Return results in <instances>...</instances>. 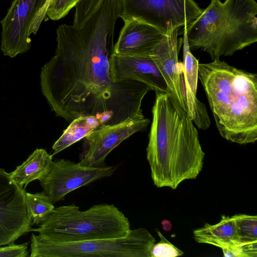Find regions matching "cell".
<instances>
[{
    "label": "cell",
    "instance_id": "6da1fadb",
    "mask_svg": "<svg viewBox=\"0 0 257 257\" xmlns=\"http://www.w3.org/2000/svg\"><path fill=\"white\" fill-rule=\"evenodd\" d=\"M121 0H102L80 28L56 30L54 55L42 67L40 83L51 110L68 121L94 116L100 127L143 115L142 101L151 90L133 80H112L109 58Z\"/></svg>",
    "mask_w": 257,
    "mask_h": 257
},
{
    "label": "cell",
    "instance_id": "7a4b0ae2",
    "mask_svg": "<svg viewBox=\"0 0 257 257\" xmlns=\"http://www.w3.org/2000/svg\"><path fill=\"white\" fill-rule=\"evenodd\" d=\"M147 159L154 185L176 189L195 179L205 156L197 130L188 112L166 92H156L152 108Z\"/></svg>",
    "mask_w": 257,
    "mask_h": 257
},
{
    "label": "cell",
    "instance_id": "3957f363",
    "mask_svg": "<svg viewBox=\"0 0 257 257\" xmlns=\"http://www.w3.org/2000/svg\"><path fill=\"white\" fill-rule=\"evenodd\" d=\"M200 80L216 127L239 145L257 140V75L219 59L199 63Z\"/></svg>",
    "mask_w": 257,
    "mask_h": 257
},
{
    "label": "cell",
    "instance_id": "277c9868",
    "mask_svg": "<svg viewBox=\"0 0 257 257\" xmlns=\"http://www.w3.org/2000/svg\"><path fill=\"white\" fill-rule=\"evenodd\" d=\"M256 15L254 0H211L186 27L190 49H200L212 60L233 55L256 42Z\"/></svg>",
    "mask_w": 257,
    "mask_h": 257
},
{
    "label": "cell",
    "instance_id": "5b68a950",
    "mask_svg": "<svg viewBox=\"0 0 257 257\" xmlns=\"http://www.w3.org/2000/svg\"><path fill=\"white\" fill-rule=\"evenodd\" d=\"M128 219L113 204H99L84 211L72 204L55 207L31 231L52 242H72L124 237L131 230Z\"/></svg>",
    "mask_w": 257,
    "mask_h": 257
},
{
    "label": "cell",
    "instance_id": "8992f818",
    "mask_svg": "<svg viewBox=\"0 0 257 257\" xmlns=\"http://www.w3.org/2000/svg\"><path fill=\"white\" fill-rule=\"evenodd\" d=\"M155 238L143 227L122 237L72 242H52L32 233L31 257H151Z\"/></svg>",
    "mask_w": 257,
    "mask_h": 257
},
{
    "label": "cell",
    "instance_id": "52a82bcc",
    "mask_svg": "<svg viewBox=\"0 0 257 257\" xmlns=\"http://www.w3.org/2000/svg\"><path fill=\"white\" fill-rule=\"evenodd\" d=\"M50 0H14L1 21V49L4 55L15 57L27 52L31 46L30 36L36 34Z\"/></svg>",
    "mask_w": 257,
    "mask_h": 257
},
{
    "label": "cell",
    "instance_id": "ba28073f",
    "mask_svg": "<svg viewBox=\"0 0 257 257\" xmlns=\"http://www.w3.org/2000/svg\"><path fill=\"white\" fill-rule=\"evenodd\" d=\"M202 11L194 0H121L119 17L137 19L165 34L171 27L187 26Z\"/></svg>",
    "mask_w": 257,
    "mask_h": 257
},
{
    "label": "cell",
    "instance_id": "9c48e42d",
    "mask_svg": "<svg viewBox=\"0 0 257 257\" xmlns=\"http://www.w3.org/2000/svg\"><path fill=\"white\" fill-rule=\"evenodd\" d=\"M117 166L92 167L64 159L52 161L39 180L43 191L53 203L63 200L68 193L102 178L111 176Z\"/></svg>",
    "mask_w": 257,
    "mask_h": 257
},
{
    "label": "cell",
    "instance_id": "30bf717a",
    "mask_svg": "<svg viewBox=\"0 0 257 257\" xmlns=\"http://www.w3.org/2000/svg\"><path fill=\"white\" fill-rule=\"evenodd\" d=\"M25 188L13 182L9 173L0 168V246L14 243L31 231Z\"/></svg>",
    "mask_w": 257,
    "mask_h": 257
},
{
    "label": "cell",
    "instance_id": "8fae6325",
    "mask_svg": "<svg viewBox=\"0 0 257 257\" xmlns=\"http://www.w3.org/2000/svg\"><path fill=\"white\" fill-rule=\"evenodd\" d=\"M150 122V120L144 115L137 116L93 131L84 138L86 148L79 163L92 167L105 166V160L109 153L134 134L146 130Z\"/></svg>",
    "mask_w": 257,
    "mask_h": 257
},
{
    "label": "cell",
    "instance_id": "7c38bea8",
    "mask_svg": "<svg viewBox=\"0 0 257 257\" xmlns=\"http://www.w3.org/2000/svg\"><path fill=\"white\" fill-rule=\"evenodd\" d=\"M178 30L172 27L169 28L149 56L165 80L168 94L176 104L187 112L183 71L178 61L179 46L183 38L178 40Z\"/></svg>",
    "mask_w": 257,
    "mask_h": 257
},
{
    "label": "cell",
    "instance_id": "4fadbf2b",
    "mask_svg": "<svg viewBox=\"0 0 257 257\" xmlns=\"http://www.w3.org/2000/svg\"><path fill=\"white\" fill-rule=\"evenodd\" d=\"M109 65L111 77L114 82L135 80L146 84L155 93H167L165 80L149 55L125 56L112 53Z\"/></svg>",
    "mask_w": 257,
    "mask_h": 257
},
{
    "label": "cell",
    "instance_id": "5bb4252c",
    "mask_svg": "<svg viewBox=\"0 0 257 257\" xmlns=\"http://www.w3.org/2000/svg\"><path fill=\"white\" fill-rule=\"evenodd\" d=\"M113 53L119 55L148 56L164 37L158 28L135 19L124 21Z\"/></svg>",
    "mask_w": 257,
    "mask_h": 257
},
{
    "label": "cell",
    "instance_id": "9a60e30c",
    "mask_svg": "<svg viewBox=\"0 0 257 257\" xmlns=\"http://www.w3.org/2000/svg\"><path fill=\"white\" fill-rule=\"evenodd\" d=\"M183 29V85L188 114L191 119L202 130L208 128L210 120L205 105L197 97L198 60L193 55L188 45L186 27Z\"/></svg>",
    "mask_w": 257,
    "mask_h": 257
},
{
    "label": "cell",
    "instance_id": "2e32d148",
    "mask_svg": "<svg viewBox=\"0 0 257 257\" xmlns=\"http://www.w3.org/2000/svg\"><path fill=\"white\" fill-rule=\"evenodd\" d=\"M193 234L195 240L198 243L213 245L221 249L239 246L237 228L232 216L222 215L218 223H205L203 227L194 229Z\"/></svg>",
    "mask_w": 257,
    "mask_h": 257
},
{
    "label": "cell",
    "instance_id": "e0dca14e",
    "mask_svg": "<svg viewBox=\"0 0 257 257\" xmlns=\"http://www.w3.org/2000/svg\"><path fill=\"white\" fill-rule=\"evenodd\" d=\"M53 156L44 149H36L26 160L9 173L11 181L21 188L29 183L40 180L48 170Z\"/></svg>",
    "mask_w": 257,
    "mask_h": 257
},
{
    "label": "cell",
    "instance_id": "ac0fdd59",
    "mask_svg": "<svg viewBox=\"0 0 257 257\" xmlns=\"http://www.w3.org/2000/svg\"><path fill=\"white\" fill-rule=\"evenodd\" d=\"M100 122L94 116H81L70 122L62 135L52 146V156L84 138L100 127Z\"/></svg>",
    "mask_w": 257,
    "mask_h": 257
},
{
    "label": "cell",
    "instance_id": "d6986e66",
    "mask_svg": "<svg viewBox=\"0 0 257 257\" xmlns=\"http://www.w3.org/2000/svg\"><path fill=\"white\" fill-rule=\"evenodd\" d=\"M232 217L237 228L239 246L245 257H256L257 216L238 214Z\"/></svg>",
    "mask_w": 257,
    "mask_h": 257
},
{
    "label": "cell",
    "instance_id": "ffe728a7",
    "mask_svg": "<svg viewBox=\"0 0 257 257\" xmlns=\"http://www.w3.org/2000/svg\"><path fill=\"white\" fill-rule=\"evenodd\" d=\"M25 198L28 216L32 225L42 223L55 207L44 191L35 193L26 192Z\"/></svg>",
    "mask_w": 257,
    "mask_h": 257
},
{
    "label": "cell",
    "instance_id": "44dd1931",
    "mask_svg": "<svg viewBox=\"0 0 257 257\" xmlns=\"http://www.w3.org/2000/svg\"><path fill=\"white\" fill-rule=\"evenodd\" d=\"M102 0H80L76 5L73 26L81 27L95 12Z\"/></svg>",
    "mask_w": 257,
    "mask_h": 257
},
{
    "label": "cell",
    "instance_id": "7402d4cb",
    "mask_svg": "<svg viewBox=\"0 0 257 257\" xmlns=\"http://www.w3.org/2000/svg\"><path fill=\"white\" fill-rule=\"evenodd\" d=\"M156 231L160 240L151 247V257H176L184 254L183 251L168 240L159 230L156 229Z\"/></svg>",
    "mask_w": 257,
    "mask_h": 257
},
{
    "label": "cell",
    "instance_id": "603a6c76",
    "mask_svg": "<svg viewBox=\"0 0 257 257\" xmlns=\"http://www.w3.org/2000/svg\"><path fill=\"white\" fill-rule=\"evenodd\" d=\"M80 0H50L46 16L51 20L57 21L64 17Z\"/></svg>",
    "mask_w": 257,
    "mask_h": 257
},
{
    "label": "cell",
    "instance_id": "cb8c5ba5",
    "mask_svg": "<svg viewBox=\"0 0 257 257\" xmlns=\"http://www.w3.org/2000/svg\"><path fill=\"white\" fill-rule=\"evenodd\" d=\"M29 242L16 244L14 243L0 247V257H27L29 256Z\"/></svg>",
    "mask_w": 257,
    "mask_h": 257
},
{
    "label": "cell",
    "instance_id": "d4e9b609",
    "mask_svg": "<svg viewBox=\"0 0 257 257\" xmlns=\"http://www.w3.org/2000/svg\"><path fill=\"white\" fill-rule=\"evenodd\" d=\"M223 256L225 257H245V255L239 246H234L222 248Z\"/></svg>",
    "mask_w": 257,
    "mask_h": 257
},
{
    "label": "cell",
    "instance_id": "484cf974",
    "mask_svg": "<svg viewBox=\"0 0 257 257\" xmlns=\"http://www.w3.org/2000/svg\"><path fill=\"white\" fill-rule=\"evenodd\" d=\"M163 229L166 231H169L172 228V224L171 221L167 219H164L161 222Z\"/></svg>",
    "mask_w": 257,
    "mask_h": 257
}]
</instances>
